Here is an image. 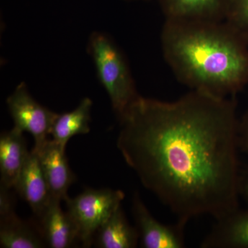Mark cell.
I'll list each match as a JSON object with an SVG mask.
<instances>
[{
	"label": "cell",
	"mask_w": 248,
	"mask_h": 248,
	"mask_svg": "<svg viewBox=\"0 0 248 248\" xmlns=\"http://www.w3.org/2000/svg\"><path fill=\"white\" fill-rule=\"evenodd\" d=\"M236 109L233 97L192 90L174 102L139 96L118 117L124 159L177 221L239 209Z\"/></svg>",
	"instance_id": "1"
},
{
	"label": "cell",
	"mask_w": 248,
	"mask_h": 248,
	"mask_svg": "<svg viewBox=\"0 0 248 248\" xmlns=\"http://www.w3.org/2000/svg\"><path fill=\"white\" fill-rule=\"evenodd\" d=\"M165 60L193 91L228 97L248 80V54L226 22L166 19L161 32Z\"/></svg>",
	"instance_id": "2"
},
{
	"label": "cell",
	"mask_w": 248,
	"mask_h": 248,
	"mask_svg": "<svg viewBox=\"0 0 248 248\" xmlns=\"http://www.w3.org/2000/svg\"><path fill=\"white\" fill-rule=\"evenodd\" d=\"M87 50L98 79L110 98L112 109L120 117L140 96L126 59L115 41L99 31L90 35Z\"/></svg>",
	"instance_id": "3"
},
{
	"label": "cell",
	"mask_w": 248,
	"mask_h": 248,
	"mask_svg": "<svg viewBox=\"0 0 248 248\" xmlns=\"http://www.w3.org/2000/svg\"><path fill=\"white\" fill-rule=\"evenodd\" d=\"M125 195L111 189H87L75 198H68L67 212L76 223L80 242L89 247L98 230L121 206Z\"/></svg>",
	"instance_id": "4"
},
{
	"label": "cell",
	"mask_w": 248,
	"mask_h": 248,
	"mask_svg": "<svg viewBox=\"0 0 248 248\" xmlns=\"http://www.w3.org/2000/svg\"><path fill=\"white\" fill-rule=\"evenodd\" d=\"M6 104L14 120V128L23 133H30L35 140L32 149H38L48 140L58 114L37 102L25 82L16 86L6 99Z\"/></svg>",
	"instance_id": "5"
},
{
	"label": "cell",
	"mask_w": 248,
	"mask_h": 248,
	"mask_svg": "<svg viewBox=\"0 0 248 248\" xmlns=\"http://www.w3.org/2000/svg\"><path fill=\"white\" fill-rule=\"evenodd\" d=\"M133 213L142 248L186 247L185 228L187 224L178 221L174 224L161 223L152 215L138 193L134 195Z\"/></svg>",
	"instance_id": "6"
},
{
	"label": "cell",
	"mask_w": 248,
	"mask_h": 248,
	"mask_svg": "<svg viewBox=\"0 0 248 248\" xmlns=\"http://www.w3.org/2000/svg\"><path fill=\"white\" fill-rule=\"evenodd\" d=\"M65 148L66 147L53 139H48L38 149H32L38 155L41 167L53 198L60 201L68 198L67 192L75 179L65 154Z\"/></svg>",
	"instance_id": "7"
},
{
	"label": "cell",
	"mask_w": 248,
	"mask_h": 248,
	"mask_svg": "<svg viewBox=\"0 0 248 248\" xmlns=\"http://www.w3.org/2000/svg\"><path fill=\"white\" fill-rule=\"evenodd\" d=\"M15 189L40 219L53 197L41 167L38 155L32 150L29 153Z\"/></svg>",
	"instance_id": "8"
},
{
	"label": "cell",
	"mask_w": 248,
	"mask_h": 248,
	"mask_svg": "<svg viewBox=\"0 0 248 248\" xmlns=\"http://www.w3.org/2000/svg\"><path fill=\"white\" fill-rule=\"evenodd\" d=\"M232 0H159L166 19L224 21Z\"/></svg>",
	"instance_id": "9"
},
{
	"label": "cell",
	"mask_w": 248,
	"mask_h": 248,
	"mask_svg": "<svg viewBox=\"0 0 248 248\" xmlns=\"http://www.w3.org/2000/svg\"><path fill=\"white\" fill-rule=\"evenodd\" d=\"M61 201L53 198L48 208L39 219L46 243L52 248H71L79 241L76 223L68 212H63Z\"/></svg>",
	"instance_id": "10"
},
{
	"label": "cell",
	"mask_w": 248,
	"mask_h": 248,
	"mask_svg": "<svg viewBox=\"0 0 248 248\" xmlns=\"http://www.w3.org/2000/svg\"><path fill=\"white\" fill-rule=\"evenodd\" d=\"M216 221L201 248H248V210L238 209Z\"/></svg>",
	"instance_id": "11"
},
{
	"label": "cell",
	"mask_w": 248,
	"mask_h": 248,
	"mask_svg": "<svg viewBox=\"0 0 248 248\" xmlns=\"http://www.w3.org/2000/svg\"><path fill=\"white\" fill-rule=\"evenodd\" d=\"M22 132L16 128L0 137L1 184L15 188L30 152Z\"/></svg>",
	"instance_id": "12"
},
{
	"label": "cell",
	"mask_w": 248,
	"mask_h": 248,
	"mask_svg": "<svg viewBox=\"0 0 248 248\" xmlns=\"http://www.w3.org/2000/svg\"><path fill=\"white\" fill-rule=\"evenodd\" d=\"M98 247L135 248L140 239L138 229L129 223L122 205L97 231Z\"/></svg>",
	"instance_id": "13"
},
{
	"label": "cell",
	"mask_w": 248,
	"mask_h": 248,
	"mask_svg": "<svg viewBox=\"0 0 248 248\" xmlns=\"http://www.w3.org/2000/svg\"><path fill=\"white\" fill-rule=\"evenodd\" d=\"M42 231L16 215L0 218V246L4 248H42L46 246Z\"/></svg>",
	"instance_id": "14"
},
{
	"label": "cell",
	"mask_w": 248,
	"mask_h": 248,
	"mask_svg": "<svg viewBox=\"0 0 248 248\" xmlns=\"http://www.w3.org/2000/svg\"><path fill=\"white\" fill-rule=\"evenodd\" d=\"M92 107L93 101L85 97L74 110L58 114L50 132L54 141L66 147L73 137L89 133Z\"/></svg>",
	"instance_id": "15"
},
{
	"label": "cell",
	"mask_w": 248,
	"mask_h": 248,
	"mask_svg": "<svg viewBox=\"0 0 248 248\" xmlns=\"http://www.w3.org/2000/svg\"><path fill=\"white\" fill-rule=\"evenodd\" d=\"M224 22L239 35L248 32V0H232Z\"/></svg>",
	"instance_id": "16"
},
{
	"label": "cell",
	"mask_w": 248,
	"mask_h": 248,
	"mask_svg": "<svg viewBox=\"0 0 248 248\" xmlns=\"http://www.w3.org/2000/svg\"><path fill=\"white\" fill-rule=\"evenodd\" d=\"M10 189L2 184L0 186V218L16 213L14 200L10 192Z\"/></svg>",
	"instance_id": "17"
},
{
	"label": "cell",
	"mask_w": 248,
	"mask_h": 248,
	"mask_svg": "<svg viewBox=\"0 0 248 248\" xmlns=\"http://www.w3.org/2000/svg\"><path fill=\"white\" fill-rule=\"evenodd\" d=\"M239 146L248 155V112L241 125L238 128Z\"/></svg>",
	"instance_id": "18"
},
{
	"label": "cell",
	"mask_w": 248,
	"mask_h": 248,
	"mask_svg": "<svg viewBox=\"0 0 248 248\" xmlns=\"http://www.w3.org/2000/svg\"><path fill=\"white\" fill-rule=\"evenodd\" d=\"M241 195L248 204V173L242 179L240 178L239 195Z\"/></svg>",
	"instance_id": "19"
},
{
	"label": "cell",
	"mask_w": 248,
	"mask_h": 248,
	"mask_svg": "<svg viewBox=\"0 0 248 248\" xmlns=\"http://www.w3.org/2000/svg\"><path fill=\"white\" fill-rule=\"evenodd\" d=\"M129 1H133V0H129Z\"/></svg>",
	"instance_id": "20"
}]
</instances>
